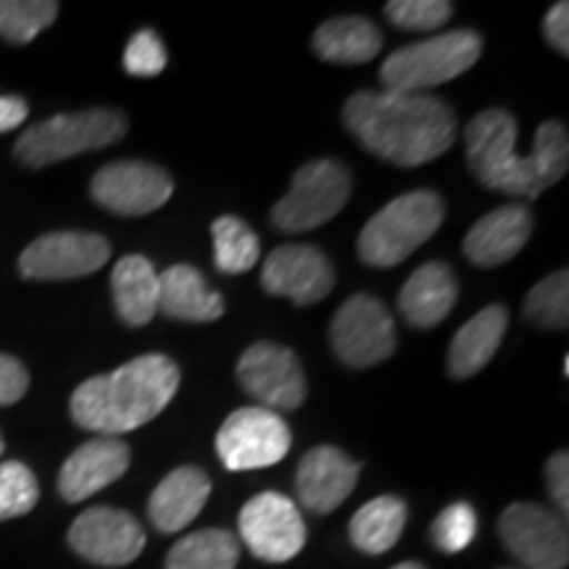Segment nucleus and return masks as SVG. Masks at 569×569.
<instances>
[{
    "instance_id": "nucleus-1",
    "label": "nucleus",
    "mask_w": 569,
    "mask_h": 569,
    "mask_svg": "<svg viewBox=\"0 0 569 569\" xmlns=\"http://www.w3.org/2000/svg\"><path fill=\"white\" fill-rule=\"evenodd\" d=\"M343 124L365 151L403 169L436 161L457 138V113L427 92L361 90L346 101Z\"/></svg>"
},
{
    "instance_id": "nucleus-2",
    "label": "nucleus",
    "mask_w": 569,
    "mask_h": 569,
    "mask_svg": "<svg viewBox=\"0 0 569 569\" xmlns=\"http://www.w3.org/2000/svg\"><path fill=\"white\" fill-rule=\"evenodd\" d=\"M180 390V367L163 353H146L109 375L84 380L71 393V419L82 430L117 438L153 422Z\"/></svg>"
},
{
    "instance_id": "nucleus-3",
    "label": "nucleus",
    "mask_w": 569,
    "mask_h": 569,
    "mask_svg": "<svg viewBox=\"0 0 569 569\" xmlns=\"http://www.w3.org/2000/svg\"><path fill=\"white\" fill-rule=\"evenodd\" d=\"M519 124L509 111L488 109L465 130L467 167L482 188L511 198H538L549 188L536 156L517 153Z\"/></svg>"
},
{
    "instance_id": "nucleus-4",
    "label": "nucleus",
    "mask_w": 569,
    "mask_h": 569,
    "mask_svg": "<svg viewBox=\"0 0 569 569\" xmlns=\"http://www.w3.org/2000/svg\"><path fill=\"white\" fill-rule=\"evenodd\" d=\"M446 206L432 190H411L382 206L359 234V259L375 269L407 261L440 230Z\"/></svg>"
},
{
    "instance_id": "nucleus-5",
    "label": "nucleus",
    "mask_w": 569,
    "mask_h": 569,
    "mask_svg": "<svg viewBox=\"0 0 569 569\" xmlns=\"http://www.w3.org/2000/svg\"><path fill=\"white\" fill-rule=\"evenodd\" d=\"M480 56L482 38L475 30L440 32L390 53L380 67V82L393 92H427L457 80Z\"/></svg>"
},
{
    "instance_id": "nucleus-6",
    "label": "nucleus",
    "mask_w": 569,
    "mask_h": 569,
    "mask_svg": "<svg viewBox=\"0 0 569 569\" xmlns=\"http://www.w3.org/2000/svg\"><path fill=\"white\" fill-rule=\"evenodd\" d=\"M127 117L117 109H88L59 113L27 130L13 146L17 159L30 169L51 167L71 156L101 151L127 134Z\"/></svg>"
},
{
    "instance_id": "nucleus-7",
    "label": "nucleus",
    "mask_w": 569,
    "mask_h": 569,
    "mask_svg": "<svg viewBox=\"0 0 569 569\" xmlns=\"http://www.w3.org/2000/svg\"><path fill=\"white\" fill-rule=\"evenodd\" d=\"M351 190L353 182L346 163L336 159L309 161L298 169L293 184L274 203L269 219L280 232L317 230L343 211Z\"/></svg>"
},
{
    "instance_id": "nucleus-8",
    "label": "nucleus",
    "mask_w": 569,
    "mask_h": 569,
    "mask_svg": "<svg viewBox=\"0 0 569 569\" xmlns=\"http://www.w3.org/2000/svg\"><path fill=\"white\" fill-rule=\"evenodd\" d=\"M330 346L348 369H369L396 353L398 336L388 306L377 296L356 293L340 306L330 325Z\"/></svg>"
},
{
    "instance_id": "nucleus-9",
    "label": "nucleus",
    "mask_w": 569,
    "mask_h": 569,
    "mask_svg": "<svg viewBox=\"0 0 569 569\" xmlns=\"http://www.w3.org/2000/svg\"><path fill=\"white\" fill-rule=\"evenodd\" d=\"M290 443L288 422L261 407L234 409L217 432V453L230 472L272 467L284 459Z\"/></svg>"
},
{
    "instance_id": "nucleus-10",
    "label": "nucleus",
    "mask_w": 569,
    "mask_h": 569,
    "mask_svg": "<svg viewBox=\"0 0 569 569\" xmlns=\"http://www.w3.org/2000/svg\"><path fill=\"white\" fill-rule=\"evenodd\" d=\"M498 536L528 569H567V519L540 503L519 501L498 519Z\"/></svg>"
},
{
    "instance_id": "nucleus-11",
    "label": "nucleus",
    "mask_w": 569,
    "mask_h": 569,
    "mask_svg": "<svg viewBox=\"0 0 569 569\" xmlns=\"http://www.w3.org/2000/svg\"><path fill=\"white\" fill-rule=\"evenodd\" d=\"M240 538L256 559L269 565H282L301 553L306 546V525L301 511L288 496L267 493L253 496L240 509Z\"/></svg>"
},
{
    "instance_id": "nucleus-12",
    "label": "nucleus",
    "mask_w": 569,
    "mask_h": 569,
    "mask_svg": "<svg viewBox=\"0 0 569 569\" xmlns=\"http://www.w3.org/2000/svg\"><path fill=\"white\" fill-rule=\"evenodd\" d=\"M92 201L119 217H146L159 211L174 193V182L167 169L151 161H113L92 177Z\"/></svg>"
},
{
    "instance_id": "nucleus-13",
    "label": "nucleus",
    "mask_w": 569,
    "mask_h": 569,
    "mask_svg": "<svg viewBox=\"0 0 569 569\" xmlns=\"http://www.w3.org/2000/svg\"><path fill=\"white\" fill-rule=\"evenodd\" d=\"M238 382L261 409L296 411L306 401V375L298 356L277 343H253L238 359Z\"/></svg>"
},
{
    "instance_id": "nucleus-14",
    "label": "nucleus",
    "mask_w": 569,
    "mask_h": 569,
    "mask_svg": "<svg viewBox=\"0 0 569 569\" xmlns=\"http://www.w3.org/2000/svg\"><path fill=\"white\" fill-rule=\"evenodd\" d=\"M111 259V243L96 232H48L19 256L27 280H77L98 272Z\"/></svg>"
},
{
    "instance_id": "nucleus-15",
    "label": "nucleus",
    "mask_w": 569,
    "mask_h": 569,
    "mask_svg": "<svg viewBox=\"0 0 569 569\" xmlns=\"http://www.w3.org/2000/svg\"><path fill=\"white\" fill-rule=\"evenodd\" d=\"M69 546L90 565L124 567L146 549V530L130 511L92 507L69 528Z\"/></svg>"
},
{
    "instance_id": "nucleus-16",
    "label": "nucleus",
    "mask_w": 569,
    "mask_h": 569,
    "mask_svg": "<svg viewBox=\"0 0 569 569\" xmlns=\"http://www.w3.org/2000/svg\"><path fill=\"white\" fill-rule=\"evenodd\" d=\"M261 288L269 296L290 298L296 306H311L336 288V269L322 248L290 243L274 248L261 267Z\"/></svg>"
},
{
    "instance_id": "nucleus-17",
    "label": "nucleus",
    "mask_w": 569,
    "mask_h": 569,
    "mask_svg": "<svg viewBox=\"0 0 569 569\" xmlns=\"http://www.w3.org/2000/svg\"><path fill=\"white\" fill-rule=\"evenodd\" d=\"M361 465L348 459L336 446H317L298 461L296 493L301 503L315 515H330L359 482Z\"/></svg>"
},
{
    "instance_id": "nucleus-18",
    "label": "nucleus",
    "mask_w": 569,
    "mask_h": 569,
    "mask_svg": "<svg viewBox=\"0 0 569 569\" xmlns=\"http://www.w3.org/2000/svg\"><path fill=\"white\" fill-rule=\"evenodd\" d=\"M132 453L122 438H92L63 461L59 472V493L63 501L80 503L124 478Z\"/></svg>"
},
{
    "instance_id": "nucleus-19",
    "label": "nucleus",
    "mask_w": 569,
    "mask_h": 569,
    "mask_svg": "<svg viewBox=\"0 0 569 569\" xmlns=\"http://www.w3.org/2000/svg\"><path fill=\"white\" fill-rule=\"evenodd\" d=\"M532 234V211L525 203L498 206L486 213L465 238L469 264L490 269L501 267L522 251Z\"/></svg>"
},
{
    "instance_id": "nucleus-20",
    "label": "nucleus",
    "mask_w": 569,
    "mask_h": 569,
    "mask_svg": "<svg viewBox=\"0 0 569 569\" xmlns=\"http://www.w3.org/2000/svg\"><path fill=\"white\" fill-rule=\"evenodd\" d=\"M459 298L453 269L443 261H427L398 293V311L415 330H430L451 315Z\"/></svg>"
},
{
    "instance_id": "nucleus-21",
    "label": "nucleus",
    "mask_w": 569,
    "mask_h": 569,
    "mask_svg": "<svg viewBox=\"0 0 569 569\" xmlns=\"http://www.w3.org/2000/svg\"><path fill=\"white\" fill-rule=\"evenodd\" d=\"M211 496V480L198 467H177L159 482L148 501V517L163 536H174L201 515Z\"/></svg>"
},
{
    "instance_id": "nucleus-22",
    "label": "nucleus",
    "mask_w": 569,
    "mask_h": 569,
    "mask_svg": "<svg viewBox=\"0 0 569 569\" xmlns=\"http://www.w3.org/2000/svg\"><path fill=\"white\" fill-rule=\"evenodd\" d=\"M509 327V311L501 303H490L469 322L459 327L448 346V375L453 380H467L482 372L501 346Z\"/></svg>"
},
{
    "instance_id": "nucleus-23",
    "label": "nucleus",
    "mask_w": 569,
    "mask_h": 569,
    "mask_svg": "<svg viewBox=\"0 0 569 569\" xmlns=\"http://www.w3.org/2000/svg\"><path fill=\"white\" fill-rule=\"evenodd\" d=\"M159 311L180 322H217L224 315V298L196 267L174 264L159 274Z\"/></svg>"
},
{
    "instance_id": "nucleus-24",
    "label": "nucleus",
    "mask_w": 569,
    "mask_h": 569,
    "mask_svg": "<svg viewBox=\"0 0 569 569\" xmlns=\"http://www.w3.org/2000/svg\"><path fill=\"white\" fill-rule=\"evenodd\" d=\"M111 293L127 327H146L159 311V274L146 256H124L113 264Z\"/></svg>"
},
{
    "instance_id": "nucleus-25",
    "label": "nucleus",
    "mask_w": 569,
    "mask_h": 569,
    "mask_svg": "<svg viewBox=\"0 0 569 569\" xmlns=\"http://www.w3.org/2000/svg\"><path fill=\"white\" fill-rule=\"evenodd\" d=\"M311 48L327 63H367L382 51V32L365 17H338L319 24Z\"/></svg>"
},
{
    "instance_id": "nucleus-26",
    "label": "nucleus",
    "mask_w": 569,
    "mask_h": 569,
    "mask_svg": "<svg viewBox=\"0 0 569 569\" xmlns=\"http://www.w3.org/2000/svg\"><path fill=\"white\" fill-rule=\"evenodd\" d=\"M407 519L409 507L403 498L377 496L356 511L351 525H348V536L361 553L380 557L398 543L403 528H407Z\"/></svg>"
},
{
    "instance_id": "nucleus-27",
    "label": "nucleus",
    "mask_w": 569,
    "mask_h": 569,
    "mask_svg": "<svg viewBox=\"0 0 569 569\" xmlns=\"http://www.w3.org/2000/svg\"><path fill=\"white\" fill-rule=\"evenodd\" d=\"M240 540L230 530H198L177 540L167 553L163 569H234Z\"/></svg>"
},
{
    "instance_id": "nucleus-28",
    "label": "nucleus",
    "mask_w": 569,
    "mask_h": 569,
    "mask_svg": "<svg viewBox=\"0 0 569 569\" xmlns=\"http://www.w3.org/2000/svg\"><path fill=\"white\" fill-rule=\"evenodd\" d=\"M213 261L224 274H243L259 264L261 246L256 232L240 217H219L211 224Z\"/></svg>"
},
{
    "instance_id": "nucleus-29",
    "label": "nucleus",
    "mask_w": 569,
    "mask_h": 569,
    "mask_svg": "<svg viewBox=\"0 0 569 569\" xmlns=\"http://www.w3.org/2000/svg\"><path fill=\"white\" fill-rule=\"evenodd\" d=\"M61 6L53 0H0V38L13 46L32 42L53 24Z\"/></svg>"
},
{
    "instance_id": "nucleus-30",
    "label": "nucleus",
    "mask_w": 569,
    "mask_h": 569,
    "mask_svg": "<svg viewBox=\"0 0 569 569\" xmlns=\"http://www.w3.org/2000/svg\"><path fill=\"white\" fill-rule=\"evenodd\" d=\"M525 319L543 330H567L569 325V272H553L540 280L525 298Z\"/></svg>"
},
{
    "instance_id": "nucleus-31",
    "label": "nucleus",
    "mask_w": 569,
    "mask_h": 569,
    "mask_svg": "<svg viewBox=\"0 0 569 569\" xmlns=\"http://www.w3.org/2000/svg\"><path fill=\"white\" fill-rule=\"evenodd\" d=\"M40 486L32 469L21 461L0 465V522L30 515L38 507Z\"/></svg>"
},
{
    "instance_id": "nucleus-32",
    "label": "nucleus",
    "mask_w": 569,
    "mask_h": 569,
    "mask_svg": "<svg viewBox=\"0 0 569 569\" xmlns=\"http://www.w3.org/2000/svg\"><path fill=\"white\" fill-rule=\"evenodd\" d=\"M475 536H478V511L469 507L467 501H457L446 507L430 528L432 543L443 553L465 551Z\"/></svg>"
},
{
    "instance_id": "nucleus-33",
    "label": "nucleus",
    "mask_w": 569,
    "mask_h": 569,
    "mask_svg": "<svg viewBox=\"0 0 569 569\" xmlns=\"http://www.w3.org/2000/svg\"><path fill=\"white\" fill-rule=\"evenodd\" d=\"M453 6L446 0H390L386 17L398 30L436 32L448 24Z\"/></svg>"
},
{
    "instance_id": "nucleus-34",
    "label": "nucleus",
    "mask_w": 569,
    "mask_h": 569,
    "mask_svg": "<svg viewBox=\"0 0 569 569\" xmlns=\"http://www.w3.org/2000/svg\"><path fill=\"white\" fill-rule=\"evenodd\" d=\"M124 69L132 77H156L167 69V48L153 30H140L124 48Z\"/></svg>"
},
{
    "instance_id": "nucleus-35",
    "label": "nucleus",
    "mask_w": 569,
    "mask_h": 569,
    "mask_svg": "<svg viewBox=\"0 0 569 569\" xmlns=\"http://www.w3.org/2000/svg\"><path fill=\"white\" fill-rule=\"evenodd\" d=\"M30 390V372L9 353H0V407H11L21 401Z\"/></svg>"
},
{
    "instance_id": "nucleus-36",
    "label": "nucleus",
    "mask_w": 569,
    "mask_h": 569,
    "mask_svg": "<svg viewBox=\"0 0 569 569\" xmlns=\"http://www.w3.org/2000/svg\"><path fill=\"white\" fill-rule=\"evenodd\" d=\"M543 34L549 46L557 51L561 59L569 56V3H553L551 11L543 19Z\"/></svg>"
},
{
    "instance_id": "nucleus-37",
    "label": "nucleus",
    "mask_w": 569,
    "mask_h": 569,
    "mask_svg": "<svg viewBox=\"0 0 569 569\" xmlns=\"http://www.w3.org/2000/svg\"><path fill=\"white\" fill-rule=\"evenodd\" d=\"M546 482H549L551 498L557 503L561 515L569 509V457L567 451H557L546 465Z\"/></svg>"
},
{
    "instance_id": "nucleus-38",
    "label": "nucleus",
    "mask_w": 569,
    "mask_h": 569,
    "mask_svg": "<svg viewBox=\"0 0 569 569\" xmlns=\"http://www.w3.org/2000/svg\"><path fill=\"white\" fill-rule=\"evenodd\" d=\"M30 117V106L19 96H0V134L17 130Z\"/></svg>"
},
{
    "instance_id": "nucleus-39",
    "label": "nucleus",
    "mask_w": 569,
    "mask_h": 569,
    "mask_svg": "<svg viewBox=\"0 0 569 569\" xmlns=\"http://www.w3.org/2000/svg\"><path fill=\"white\" fill-rule=\"evenodd\" d=\"M390 569H427L425 565H419V561H401V565L390 567Z\"/></svg>"
},
{
    "instance_id": "nucleus-40",
    "label": "nucleus",
    "mask_w": 569,
    "mask_h": 569,
    "mask_svg": "<svg viewBox=\"0 0 569 569\" xmlns=\"http://www.w3.org/2000/svg\"><path fill=\"white\" fill-rule=\"evenodd\" d=\"M3 448H6V446H3V436H0V453H3Z\"/></svg>"
}]
</instances>
